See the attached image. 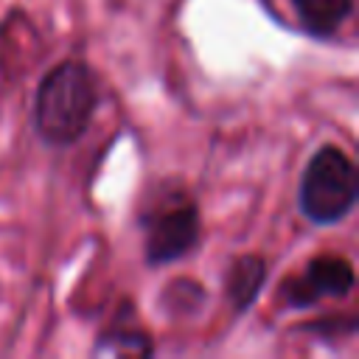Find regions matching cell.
I'll return each mask as SVG.
<instances>
[{"label":"cell","mask_w":359,"mask_h":359,"mask_svg":"<svg viewBox=\"0 0 359 359\" xmlns=\"http://www.w3.org/2000/svg\"><path fill=\"white\" fill-rule=\"evenodd\" d=\"M95 109V81L81 62L56 65L36 93V129L53 146L79 140Z\"/></svg>","instance_id":"cell-1"},{"label":"cell","mask_w":359,"mask_h":359,"mask_svg":"<svg viewBox=\"0 0 359 359\" xmlns=\"http://www.w3.org/2000/svg\"><path fill=\"white\" fill-rule=\"evenodd\" d=\"M356 168L337 146H323L306 165L300 182V208L314 224L345 219L356 202Z\"/></svg>","instance_id":"cell-2"},{"label":"cell","mask_w":359,"mask_h":359,"mask_svg":"<svg viewBox=\"0 0 359 359\" xmlns=\"http://www.w3.org/2000/svg\"><path fill=\"white\" fill-rule=\"evenodd\" d=\"M149 264H168L185 255L199 238V213L191 199H163L143 216Z\"/></svg>","instance_id":"cell-3"},{"label":"cell","mask_w":359,"mask_h":359,"mask_svg":"<svg viewBox=\"0 0 359 359\" xmlns=\"http://www.w3.org/2000/svg\"><path fill=\"white\" fill-rule=\"evenodd\" d=\"M353 286V266L339 258V255H320L314 261H309V266L303 269V275L292 278L283 292L286 300L297 309L317 303L323 294L339 297Z\"/></svg>","instance_id":"cell-4"},{"label":"cell","mask_w":359,"mask_h":359,"mask_svg":"<svg viewBox=\"0 0 359 359\" xmlns=\"http://www.w3.org/2000/svg\"><path fill=\"white\" fill-rule=\"evenodd\" d=\"M300 20L306 22L309 31L320 34V36H328L334 34L342 20L351 14V0H292Z\"/></svg>","instance_id":"cell-5"},{"label":"cell","mask_w":359,"mask_h":359,"mask_svg":"<svg viewBox=\"0 0 359 359\" xmlns=\"http://www.w3.org/2000/svg\"><path fill=\"white\" fill-rule=\"evenodd\" d=\"M261 283H264V261L255 255L238 258L227 275V294L236 303V309H247L255 300Z\"/></svg>","instance_id":"cell-6"}]
</instances>
